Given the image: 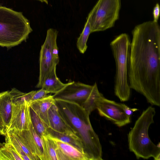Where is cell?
<instances>
[{
    "label": "cell",
    "mask_w": 160,
    "mask_h": 160,
    "mask_svg": "<svg viewBox=\"0 0 160 160\" xmlns=\"http://www.w3.org/2000/svg\"><path fill=\"white\" fill-rule=\"evenodd\" d=\"M128 79L131 89L152 105L160 106V27L153 20L135 26L132 32Z\"/></svg>",
    "instance_id": "cell-1"
},
{
    "label": "cell",
    "mask_w": 160,
    "mask_h": 160,
    "mask_svg": "<svg viewBox=\"0 0 160 160\" xmlns=\"http://www.w3.org/2000/svg\"><path fill=\"white\" fill-rule=\"evenodd\" d=\"M55 99L59 113L81 141L83 152L88 160H103L102 146L91 124L90 114L74 102Z\"/></svg>",
    "instance_id": "cell-2"
},
{
    "label": "cell",
    "mask_w": 160,
    "mask_h": 160,
    "mask_svg": "<svg viewBox=\"0 0 160 160\" xmlns=\"http://www.w3.org/2000/svg\"><path fill=\"white\" fill-rule=\"evenodd\" d=\"M155 108L149 106L144 110L136 121L128 135V148L137 159H148L151 157L160 160V143L156 145L148 135L150 125L154 123Z\"/></svg>",
    "instance_id": "cell-3"
},
{
    "label": "cell",
    "mask_w": 160,
    "mask_h": 160,
    "mask_svg": "<svg viewBox=\"0 0 160 160\" xmlns=\"http://www.w3.org/2000/svg\"><path fill=\"white\" fill-rule=\"evenodd\" d=\"M32 31L28 20L21 12L0 6V46L8 48L28 38Z\"/></svg>",
    "instance_id": "cell-4"
},
{
    "label": "cell",
    "mask_w": 160,
    "mask_h": 160,
    "mask_svg": "<svg viewBox=\"0 0 160 160\" xmlns=\"http://www.w3.org/2000/svg\"><path fill=\"white\" fill-rule=\"evenodd\" d=\"M130 43L126 33L118 35L110 43L116 66L114 93L121 102L128 101L130 95L128 79Z\"/></svg>",
    "instance_id": "cell-5"
},
{
    "label": "cell",
    "mask_w": 160,
    "mask_h": 160,
    "mask_svg": "<svg viewBox=\"0 0 160 160\" xmlns=\"http://www.w3.org/2000/svg\"><path fill=\"white\" fill-rule=\"evenodd\" d=\"M103 95L99 92L96 82L91 85L73 81L68 83L64 88L53 96L54 99L74 102L90 115L96 109L97 101Z\"/></svg>",
    "instance_id": "cell-6"
},
{
    "label": "cell",
    "mask_w": 160,
    "mask_h": 160,
    "mask_svg": "<svg viewBox=\"0 0 160 160\" xmlns=\"http://www.w3.org/2000/svg\"><path fill=\"white\" fill-rule=\"evenodd\" d=\"M121 7V0H98L88 15L91 33L114 27L119 18Z\"/></svg>",
    "instance_id": "cell-7"
},
{
    "label": "cell",
    "mask_w": 160,
    "mask_h": 160,
    "mask_svg": "<svg viewBox=\"0 0 160 160\" xmlns=\"http://www.w3.org/2000/svg\"><path fill=\"white\" fill-rule=\"evenodd\" d=\"M58 32L50 28L47 31L46 38L41 47L39 56V75L36 87L41 88L44 79L52 68L56 67L59 59L57 43Z\"/></svg>",
    "instance_id": "cell-8"
},
{
    "label": "cell",
    "mask_w": 160,
    "mask_h": 160,
    "mask_svg": "<svg viewBox=\"0 0 160 160\" xmlns=\"http://www.w3.org/2000/svg\"><path fill=\"white\" fill-rule=\"evenodd\" d=\"M96 104L100 115L118 127H122L130 122V116L124 113L122 103L107 99L103 95L97 101Z\"/></svg>",
    "instance_id": "cell-9"
},
{
    "label": "cell",
    "mask_w": 160,
    "mask_h": 160,
    "mask_svg": "<svg viewBox=\"0 0 160 160\" xmlns=\"http://www.w3.org/2000/svg\"><path fill=\"white\" fill-rule=\"evenodd\" d=\"M11 103V116L7 133L10 130L21 132L29 130L32 124L29 103L24 101Z\"/></svg>",
    "instance_id": "cell-10"
},
{
    "label": "cell",
    "mask_w": 160,
    "mask_h": 160,
    "mask_svg": "<svg viewBox=\"0 0 160 160\" xmlns=\"http://www.w3.org/2000/svg\"><path fill=\"white\" fill-rule=\"evenodd\" d=\"M11 131L20 138L29 150L36 157L37 160H42L43 148L42 139L36 132L32 123L28 130L21 132Z\"/></svg>",
    "instance_id": "cell-11"
},
{
    "label": "cell",
    "mask_w": 160,
    "mask_h": 160,
    "mask_svg": "<svg viewBox=\"0 0 160 160\" xmlns=\"http://www.w3.org/2000/svg\"><path fill=\"white\" fill-rule=\"evenodd\" d=\"M12 113V103L9 91L0 92V134L5 136Z\"/></svg>",
    "instance_id": "cell-12"
},
{
    "label": "cell",
    "mask_w": 160,
    "mask_h": 160,
    "mask_svg": "<svg viewBox=\"0 0 160 160\" xmlns=\"http://www.w3.org/2000/svg\"><path fill=\"white\" fill-rule=\"evenodd\" d=\"M53 138L57 146L56 152L58 160H88L86 155L76 148Z\"/></svg>",
    "instance_id": "cell-13"
},
{
    "label": "cell",
    "mask_w": 160,
    "mask_h": 160,
    "mask_svg": "<svg viewBox=\"0 0 160 160\" xmlns=\"http://www.w3.org/2000/svg\"><path fill=\"white\" fill-rule=\"evenodd\" d=\"M48 117L49 128L60 132L76 135L75 132L59 113L55 103L52 104L49 109Z\"/></svg>",
    "instance_id": "cell-14"
},
{
    "label": "cell",
    "mask_w": 160,
    "mask_h": 160,
    "mask_svg": "<svg viewBox=\"0 0 160 160\" xmlns=\"http://www.w3.org/2000/svg\"><path fill=\"white\" fill-rule=\"evenodd\" d=\"M55 99L53 95H48L42 99L34 101L30 104V107L39 116L47 127L50 125L48 117V110L55 103Z\"/></svg>",
    "instance_id": "cell-15"
},
{
    "label": "cell",
    "mask_w": 160,
    "mask_h": 160,
    "mask_svg": "<svg viewBox=\"0 0 160 160\" xmlns=\"http://www.w3.org/2000/svg\"><path fill=\"white\" fill-rule=\"evenodd\" d=\"M22 160H37L20 138L12 131H8L5 135Z\"/></svg>",
    "instance_id": "cell-16"
},
{
    "label": "cell",
    "mask_w": 160,
    "mask_h": 160,
    "mask_svg": "<svg viewBox=\"0 0 160 160\" xmlns=\"http://www.w3.org/2000/svg\"><path fill=\"white\" fill-rule=\"evenodd\" d=\"M56 67L53 68L48 73L42 84L41 88L49 93H57L67 84L62 83L57 77L56 73Z\"/></svg>",
    "instance_id": "cell-17"
},
{
    "label": "cell",
    "mask_w": 160,
    "mask_h": 160,
    "mask_svg": "<svg viewBox=\"0 0 160 160\" xmlns=\"http://www.w3.org/2000/svg\"><path fill=\"white\" fill-rule=\"evenodd\" d=\"M47 131L51 137L72 145L84 153L82 141L76 135L60 132L50 128H47Z\"/></svg>",
    "instance_id": "cell-18"
},
{
    "label": "cell",
    "mask_w": 160,
    "mask_h": 160,
    "mask_svg": "<svg viewBox=\"0 0 160 160\" xmlns=\"http://www.w3.org/2000/svg\"><path fill=\"white\" fill-rule=\"evenodd\" d=\"M42 139V160H58L56 152L57 146L54 139L49 135L43 136Z\"/></svg>",
    "instance_id": "cell-19"
},
{
    "label": "cell",
    "mask_w": 160,
    "mask_h": 160,
    "mask_svg": "<svg viewBox=\"0 0 160 160\" xmlns=\"http://www.w3.org/2000/svg\"><path fill=\"white\" fill-rule=\"evenodd\" d=\"M5 136V142L0 143V160H22Z\"/></svg>",
    "instance_id": "cell-20"
},
{
    "label": "cell",
    "mask_w": 160,
    "mask_h": 160,
    "mask_svg": "<svg viewBox=\"0 0 160 160\" xmlns=\"http://www.w3.org/2000/svg\"><path fill=\"white\" fill-rule=\"evenodd\" d=\"M91 33L90 18L88 15L83 29L78 38L76 43L78 49L82 54L84 53L87 49V42Z\"/></svg>",
    "instance_id": "cell-21"
},
{
    "label": "cell",
    "mask_w": 160,
    "mask_h": 160,
    "mask_svg": "<svg viewBox=\"0 0 160 160\" xmlns=\"http://www.w3.org/2000/svg\"><path fill=\"white\" fill-rule=\"evenodd\" d=\"M30 108L32 123L36 133L41 138L48 135L46 125L34 111Z\"/></svg>",
    "instance_id": "cell-22"
},
{
    "label": "cell",
    "mask_w": 160,
    "mask_h": 160,
    "mask_svg": "<svg viewBox=\"0 0 160 160\" xmlns=\"http://www.w3.org/2000/svg\"><path fill=\"white\" fill-rule=\"evenodd\" d=\"M49 93L48 92L42 88L37 91H34L31 99L30 103L34 101L47 97Z\"/></svg>",
    "instance_id": "cell-23"
},
{
    "label": "cell",
    "mask_w": 160,
    "mask_h": 160,
    "mask_svg": "<svg viewBox=\"0 0 160 160\" xmlns=\"http://www.w3.org/2000/svg\"><path fill=\"white\" fill-rule=\"evenodd\" d=\"M160 6L158 3H157L154 8L153 11V21L158 22L160 15Z\"/></svg>",
    "instance_id": "cell-24"
},
{
    "label": "cell",
    "mask_w": 160,
    "mask_h": 160,
    "mask_svg": "<svg viewBox=\"0 0 160 160\" xmlns=\"http://www.w3.org/2000/svg\"><path fill=\"white\" fill-rule=\"evenodd\" d=\"M124 113L128 116H131L133 112L138 110L136 108H131L124 104L122 103Z\"/></svg>",
    "instance_id": "cell-25"
},
{
    "label": "cell",
    "mask_w": 160,
    "mask_h": 160,
    "mask_svg": "<svg viewBox=\"0 0 160 160\" xmlns=\"http://www.w3.org/2000/svg\"><path fill=\"white\" fill-rule=\"evenodd\" d=\"M37 0L39 1L42 2H44L47 4H48V0Z\"/></svg>",
    "instance_id": "cell-26"
}]
</instances>
